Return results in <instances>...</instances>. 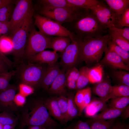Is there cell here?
<instances>
[{"instance_id": "d6986e66", "label": "cell", "mask_w": 129, "mask_h": 129, "mask_svg": "<svg viewBox=\"0 0 129 129\" xmlns=\"http://www.w3.org/2000/svg\"><path fill=\"white\" fill-rule=\"evenodd\" d=\"M44 104L50 115L63 124H65L59 107L57 97L49 98L44 101Z\"/></svg>"}, {"instance_id": "8d00e7d4", "label": "cell", "mask_w": 129, "mask_h": 129, "mask_svg": "<svg viewBox=\"0 0 129 129\" xmlns=\"http://www.w3.org/2000/svg\"><path fill=\"white\" fill-rule=\"evenodd\" d=\"M0 123L3 125L17 124V120L12 115L7 111L0 113Z\"/></svg>"}, {"instance_id": "44dd1931", "label": "cell", "mask_w": 129, "mask_h": 129, "mask_svg": "<svg viewBox=\"0 0 129 129\" xmlns=\"http://www.w3.org/2000/svg\"><path fill=\"white\" fill-rule=\"evenodd\" d=\"M71 39L67 37L57 36L52 37L49 48L56 52L63 51L70 44Z\"/></svg>"}, {"instance_id": "30bf717a", "label": "cell", "mask_w": 129, "mask_h": 129, "mask_svg": "<svg viewBox=\"0 0 129 129\" xmlns=\"http://www.w3.org/2000/svg\"><path fill=\"white\" fill-rule=\"evenodd\" d=\"M71 39L70 44L61 53V63L65 70L74 67L79 60V40L76 36Z\"/></svg>"}, {"instance_id": "4dcf8cb0", "label": "cell", "mask_w": 129, "mask_h": 129, "mask_svg": "<svg viewBox=\"0 0 129 129\" xmlns=\"http://www.w3.org/2000/svg\"><path fill=\"white\" fill-rule=\"evenodd\" d=\"M129 96V86L119 84L112 86L110 99L115 97Z\"/></svg>"}, {"instance_id": "9f6ffc18", "label": "cell", "mask_w": 129, "mask_h": 129, "mask_svg": "<svg viewBox=\"0 0 129 129\" xmlns=\"http://www.w3.org/2000/svg\"><path fill=\"white\" fill-rule=\"evenodd\" d=\"M16 125L15 124H8L4 125L3 129H15Z\"/></svg>"}, {"instance_id": "f5cc1de1", "label": "cell", "mask_w": 129, "mask_h": 129, "mask_svg": "<svg viewBox=\"0 0 129 129\" xmlns=\"http://www.w3.org/2000/svg\"><path fill=\"white\" fill-rule=\"evenodd\" d=\"M129 105L126 108L121 117L124 119H126L129 117Z\"/></svg>"}, {"instance_id": "52a82bcc", "label": "cell", "mask_w": 129, "mask_h": 129, "mask_svg": "<svg viewBox=\"0 0 129 129\" xmlns=\"http://www.w3.org/2000/svg\"><path fill=\"white\" fill-rule=\"evenodd\" d=\"M35 24L39 31L50 37L61 36L69 37L71 39L74 34L61 24L46 17L39 14L34 15Z\"/></svg>"}, {"instance_id": "91938a15", "label": "cell", "mask_w": 129, "mask_h": 129, "mask_svg": "<svg viewBox=\"0 0 129 129\" xmlns=\"http://www.w3.org/2000/svg\"><path fill=\"white\" fill-rule=\"evenodd\" d=\"M4 125L0 123V129H3Z\"/></svg>"}, {"instance_id": "5b68a950", "label": "cell", "mask_w": 129, "mask_h": 129, "mask_svg": "<svg viewBox=\"0 0 129 129\" xmlns=\"http://www.w3.org/2000/svg\"><path fill=\"white\" fill-rule=\"evenodd\" d=\"M44 64L24 62L17 67V72L21 83L33 88L39 86L47 68Z\"/></svg>"}, {"instance_id": "ba28073f", "label": "cell", "mask_w": 129, "mask_h": 129, "mask_svg": "<svg viewBox=\"0 0 129 129\" xmlns=\"http://www.w3.org/2000/svg\"><path fill=\"white\" fill-rule=\"evenodd\" d=\"M82 9L74 10L43 6L40 10V13L43 16L61 24L64 23L73 22Z\"/></svg>"}, {"instance_id": "60d3db41", "label": "cell", "mask_w": 129, "mask_h": 129, "mask_svg": "<svg viewBox=\"0 0 129 129\" xmlns=\"http://www.w3.org/2000/svg\"><path fill=\"white\" fill-rule=\"evenodd\" d=\"M20 93L26 97L33 93L34 91L32 87L23 83H21L19 86Z\"/></svg>"}, {"instance_id": "bcb514c9", "label": "cell", "mask_w": 129, "mask_h": 129, "mask_svg": "<svg viewBox=\"0 0 129 129\" xmlns=\"http://www.w3.org/2000/svg\"><path fill=\"white\" fill-rule=\"evenodd\" d=\"M72 129H91L89 124L87 122L78 121L74 126Z\"/></svg>"}, {"instance_id": "3957f363", "label": "cell", "mask_w": 129, "mask_h": 129, "mask_svg": "<svg viewBox=\"0 0 129 129\" xmlns=\"http://www.w3.org/2000/svg\"><path fill=\"white\" fill-rule=\"evenodd\" d=\"M79 39V60L89 64L100 60L111 38L108 33L99 37Z\"/></svg>"}, {"instance_id": "cb8c5ba5", "label": "cell", "mask_w": 129, "mask_h": 129, "mask_svg": "<svg viewBox=\"0 0 129 129\" xmlns=\"http://www.w3.org/2000/svg\"><path fill=\"white\" fill-rule=\"evenodd\" d=\"M103 67L101 64L89 68L88 72L89 82L95 83L100 82L103 79Z\"/></svg>"}, {"instance_id": "7a4b0ae2", "label": "cell", "mask_w": 129, "mask_h": 129, "mask_svg": "<svg viewBox=\"0 0 129 129\" xmlns=\"http://www.w3.org/2000/svg\"><path fill=\"white\" fill-rule=\"evenodd\" d=\"M22 112V124L28 126H38L55 128L57 122L50 115L41 100H33L25 105Z\"/></svg>"}, {"instance_id": "6f0895ef", "label": "cell", "mask_w": 129, "mask_h": 129, "mask_svg": "<svg viewBox=\"0 0 129 129\" xmlns=\"http://www.w3.org/2000/svg\"><path fill=\"white\" fill-rule=\"evenodd\" d=\"M28 129H47V128L42 126H29Z\"/></svg>"}, {"instance_id": "9c48e42d", "label": "cell", "mask_w": 129, "mask_h": 129, "mask_svg": "<svg viewBox=\"0 0 129 129\" xmlns=\"http://www.w3.org/2000/svg\"><path fill=\"white\" fill-rule=\"evenodd\" d=\"M33 10L31 0H20L18 1L10 21L9 32L12 36Z\"/></svg>"}, {"instance_id": "6da1fadb", "label": "cell", "mask_w": 129, "mask_h": 129, "mask_svg": "<svg viewBox=\"0 0 129 129\" xmlns=\"http://www.w3.org/2000/svg\"><path fill=\"white\" fill-rule=\"evenodd\" d=\"M73 22L75 35L80 39L99 37L108 32L90 9H82Z\"/></svg>"}, {"instance_id": "11a10c76", "label": "cell", "mask_w": 129, "mask_h": 129, "mask_svg": "<svg viewBox=\"0 0 129 129\" xmlns=\"http://www.w3.org/2000/svg\"><path fill=\"white\" fill-rule=\"evenodd\" d=\"M0 58L6 64H8L10 62V60L0 50Z\"/></svg>"}, {"instance_id": "816d5d0a", "label": "cell", "mask_w": 129, "mask_h": 129, "mask_svg": "<svg viewBox=\"0 0 129 129\" xmlns=\"http://www.w3.org/2000/svg\"><path fill=\"white\" fill-rule=\"evenodd\" d=\"M70 89H76V82L73 81L66 82V85Z\"/></svg>"}, {"instance_id": "f546056e", "label": "cell", "mask_w": 129, "mask_h": 129, "mask_svg": "<svg viewBox=\"0 0 129 129\" xmlns=\"http://www.w3.org/2000/svg\"><path fill=\"white\" fill-rule=\"evenodd\" d=\"M112 40L120 47L128 52L129 51V41L114 31L108 29Z\"/></svg>"}, {"instance_id": "d4e9b609", "label": "cell", "mask_w": 129, "mask_h": 129, "mask_svg": "<svg viewBox=\"0 0 129 129\" xmlns=\"http://www.w3.org/2000/svg\"><path fill=\"white\" fill-rule=\"evenodd\" d=\"M107 48L120 56L125 64H129V52L117 45L111 38L108 42Z\"/></svg>"}, {"instance_id": "f35d334b", "label": "cell", "mask_w": 129, "mask_h": 129, "mask_svg": "<svg viewBox=\"0 0 129 129\" xmlns=\"http://www.w3.org/2000/svg\"><path fill=\"white\" fill-rule=\"evenodd\" d=\"M75 102L78 108L79 113V116L81 114L83 110L82 107L83 102V90H79L74 97Z\"/></svg>"}, {"instance_id": "7c38bea8", "label": "cell", "mask_w": 129, "mask_h": 129, "mask_svg": "<svg viewBox=\"0 0 129 129\" xmlns=\"http://www.w3.org/2000/svg\"><path fill=\"white\" fill-rule=\"evenodd\" d=\"M16 90L15 86L10 85L6 89L0 91V108L6 110H16L14 99Z\"/></svg>"}, {"instance_id": "ac0fdd59", "label": "cell", "mask_w": 129, "mask_h": 129, "mask_svg": "<svg viewBox=\"0 0 129 129\" xmlns=\"http://www.w3.org/2000/svg\"><path fill=\"white\" fill-rule=\"evenodd\" d=\"M112 86L108 81L102 79L94 87L92 91L101 99L106 102L110 99Z\"/></svg>"}, {"instance_id": "1f68e13d", "label": "cell", "mask_w": 129, "mask_h": 129, "mask_svg": "<svg viewBox=\"0 0 129 129\" xmlns=\"http://www.w3.org/2000/svg\"><path fill=\"white\" fill-rule=\"evenodd\" d=\"M75 7L81 9H89L97 5L100 1L97 0H67Z\"/></svg>"}, {"instance_id": "277c9868", "label": "cell", "mask_w": 129, "mask_h": 129, "mask_svg": "<svg viewBox=\"0 0 129 129\" xmlns=\"http://www.w3.org/2000/svg\"><path fill=\"white\" fill-rule=\"evenodd\" d=\"M33 10L12 36L14 66L17 67L22 62L28 39L33 27Z\"/></svg>"}, {"instance_id": "8992f818", "label": "cell", "mask_w": 129, "mask_h": 129, "mask_svg": "<svg viewBox=\"0 0 129 129\" xmlns=\"http://www.w3.org/2000/svg\"><path fill=\"white\" fill-rule=\"evenodd\" d=\"M52 37L37 31L33 27L28 39L22 63L28 61L37 54L49 48Z\"/></svg>"}, {"instance_id": "d6a6232c", "label": "cell", "mask_w": 129, "mask_h": 129, "mask_svg": "<svg viewBox=\"0 0 129 129\" xmlns=\"http://www.w3.org/2000/svg\"><path fill=\"white\" fill-rule=\"evenodd\" d=\"M16 72V70L0 73V91L5 90L10 86L11 79Z\"/></svg>"}, {"instance_id": "7bdbcfd3", "label": "cell", "mask_w": 129, "mask_h": 129, "mask_svg": "<svg viewBox=\"0 0 129 129\" xmlns=\"http://www.w3.org/2000/svg\"><path fill=\"white\" fill-rule=\"evenodd\" d=\"M117 32L129 41V27H124L123 28H118L114 26L108 29Z\"/></svg>"}, {"instance_id": "5bb4252c", "label": "cell", "mask_w": 129, "mask_h": 129, "mask_svg": "<svg viewBox=\"0 0 129 129\" xmlns=\"http://www.w3.org/2000/svg\"><path fill=\"white\" fill-rule=\"evenodd\" d=\"M59 57L56 52L45 50L33 56L27 62L51 65L56 63Z\"/></svg>"}, {"instance_id": "e575fe53", "label": "cell", "mask_w": 129, "mask_h": 129, "mask_svg": "<svg viewBox=\"0 0 129 129\" xmlns=\"http://www.w3.org/2000/svg\"><path fill=\"white\" fill-rule=\"evenodd\" d=\"M58 104L66 124L67 122L68 104L67 97L63 95L57 97Z\"/></svg>"}, {"instance_id": "6125c7cd", "label": "cell", "mask_w": 129, "mask_h": 129, "mask_svg": "<svg viewBox=\"0 0 129 129\" xmlns=\"http://www.w3.org/2000/svg\"><path fill=\"white\" fill-rule=\"evenodd\" d=\"M54 129L55 128H47V129Z\"/></svg>"}, {"instance_id": "b9f144b4", "label": "cell", "mask_w": 129, "mask_h": 129, "mask_svg": "<svg viewBox=\"0 0 129 129\" xmlns=\"http://www.w3.org/2000/svg\"><path fill=\"white\" fill-rule=\"evenodd\" d=\"M83 102L82 109L83 110L91 100V88L89 87L83 89Z\"/></svg>"}, {"instance_id": "2e32d148", "label": "cell", "mask_w": 129, "mask_h": 129, "mask_svg": "<svg viewBox=\"0 0 129 129\" xmlns=\"http://www.w3.org/2000/svg\"><path fill=\"white\" fill-rule=\"evenodd\" d=\"M64 68L61 70L59 74L54 80L48 90L51 94L63 95L66 92L67 74Z\"/></svg>"}, {"instance_id": "ee69618b", "label": "cell", "mask_w": 129, "mask_h": 129, "mask_svg": "<svg viewBox=\"0 0 129 129\" xmlns=\"http://www.w3.org/2000/svg\"><path fill=\"white\" fill-rule=\"evenodd\" d=\"M10 21L0 22V37L5 35L10 32Z\"/></svg>"}, {"instance_id": "83f0119b", "label": "cell", "mask_w": 129, "mask_h": 129, "mask_svg": "<svg viewBox=\"0 0 129 129\" xmlns=\"http://www.w3.org/2000/svg\"><path fill=\"white\" fill-rule=\"evenodd\" d=\"M74 95L71 94L67 97L68 107L67 113V122L79 116V113L78 108L75 102Z\"/></svg>"}, {"instance_id": "e0dca14e", "label": "cell", "mask_w": 129, "mask_h": 129, "mask_svg": "<svg viewBox=\"0 0 129 129\" xmlns=\"http://www.w3.org/2000/svg\"><path fill=\"white\" fill-rule=\"evenodd\" d=\"M108 108L106 102L99 98H94L91 99L90 103L84 109L85 115L86 116L91 118L98 112H102Z\"/></svg>"}, {"instance_id": "f1b7e54d", "label": "cell", "mask_w": 129, "mask_h": 129, "mask_svg": "<svg viewBox=\"0 0 129 129\" xmlns=\"http://www.w3.org/2000/svg\"><path fill=\"white\" fill-rule=\"evenodd\" d=\"M111 99L108 105L109 107L122 109L129 105V96L117 97Z\"/></svg>"}, {"instance_id": "d590c367", "label": "cell", "mask_w": 129, "mask_h": 129, "mask_svg": "<svg viewBox=\"0 0 129 129\" xmlns=\"http://www.w3.org/2000/svg\"><path fill=\"white\" fill-rule=\"evenodd\" d=\"M113 75L119 84L129 86V73L121 70H116L113 72Z\"/></svg>"}, {"instance_id": "681fc988", "label": "cell", "mask_w": 129, "mask_h": 129, "mask_svg": "<svg viewBox=\"0 0 129 129\" xmlns=\"http://www.w3.org/2000/svg\"><path fill=\"white\" fill-rule=\"evenodd\" d=\"M12 13L3 14L0 13V22L10 21Z\"/></svg>"}, {"instance_id": "c3c4849f", "label": "cell", "mask_w": 129, "mask_h": 129, "mask_svg": "<svg viewBox=\"0 0 129 129\" xmlns=\"http://www.w3.org/2000/svg\"><path fill=\"white\" fill-rule=\"evenodd\" d=\"M9 69L7 64L0 58V73L8 72Z\"/></svg>"}, {"instance_id": "603a6c76", "label": "cell", "mask_w": 129, "mask_h": 129, "mask_svg": "<svg viewBox=\"0 0 129 129\" xmlns=\"http://www.w3.org/2000/svg\"><path fill=\"white\" fill-rule=\"evenodd\" d=\"M43 6L52 7L63 8L76 10V8L69 3L67 0H39Z\"/></svg>"}, {"instance_id": "94428289", "label": "cell", "mask_w": 129, "mask_h": 129, "mask_svg": "<svg viewBox=\"0 0 129 129\" xmlns=\"http://www.w3.org/2000/svg\"><path fill=\"white\" fill-rule=\"evenodd\" d=\"M126 129H129V126H127Z\"/></svg>"}, {"instance_id": "7402d4cb", "label": "cell", "mask_w": 129, "mask_h": 129, "mask_svg": "<svg viewBox=\"0 0 129 129\" xmlns=\"http://www.w3.org/2000/svg\"><path fill=\"white\" fill-rule=\"evenodd\" d=\"M126 108L122 109H118L112 108H108L99 114L91 118V119L106 120L114 119L121 117Z\"/></svg>"}, {"instance_id": "4316f807", "label": "cell", "mask_w": 129, "mask_h": 129, "mask_svg": "<svg viewBox=\"0 0 129 129\" xmlns=\"http://www.w3.org/2000/svg\"><path fill=\"white\" fill-rule=\"evenodd\" d=\"M89 69L88 67L85 66L81 67L79 70V75L76 81V89H82L88 84Z\"/></svg>"}, {"instance_id": "ab89813d", "label": "cell", "mask_w": 129, "mask_h": 129, "mask_svg": "<svg viewBox=\"0 0 129 129\" xmlns=\"http://www.w3.org/2000/svg\"><path fill=\"white\" fill-rule=\"evenodd\" d=\"M66 82L73 81H77L79 75V70L74 67L67 71Z\"/></svg>"}, {"instance_id": "7dc6e473", "label": "cell", "mask_w": 129, "mask_h": 129, "mask_svg": "<svg viewBox=\"0 0 129 129\" xmlns=\"http://www.w3.org/2000/svg\"><path fill=\"white\" fill-rule=\"evenodd\" d=\"M12 4L4 5L0 8V13L3 14L12 13Z\"/></svg>"}, {"instance_id": "db71d44e", "label": "cell", "mask_w": 129, "mask_h": 129, "mask_svg": "<svg viewBox=\"0 0 129 129\" xmlns=\"http://www.w3.org/2000/svg\"><path fill=\"white\" fill-rule=\"evenodd\" d=\"M14 1L11 0H0V8L6 5L12 4Z\"/></svg>"}, {"instance_id": "74e56055", "label": "cell", "mask_w": 129, "mask_h": 129, "mask_svg": "<svg viewBox=\"0 0 129 129\" xmlns=\"http://www.w3.org/2000/svg\"><path fill=\"white\" fill-rule=\"evenodd\" d=\"M114 26L118 28L129 27V8L122 14L116 22Z\"/></svg>"}, {"instance_id": "f6af8a7d", "label": "cell", "mask_w": 129, "mask_h": 129, "mask_svg": "<svg viewBox=\"0 0 129 129\" xmlns=\"http://www.w3.org/2000/svg\"><path fill=\"white\" fill-rule=\"evenodd\" d=\"M26 97L19 93L16 94L14 102L16 105L18 106H22L26 103Z\"/></svg>"}, {"instance_id": "4fadbf2b", "label": "cell", "mask_w": 129, "mask_h": 129, "mask_svg": "<svg viewBox=\"0 0 129 129\" xmlns=\"http://www.w3.org/2000/svg\"><path fill=\"white\" fill-rule=\"evenodd\" d=\"M105 55L101 62L115 69L129 70V64H126L121 58L112 51L108 49L105 51Z\"/></svg>"}, {"instance_id": "8fae6325", "label": "cell", "mask_w": 129, "mask_h": 129, "mask_svg": "<svg viewBox=\"0 0 129 129\" xmlns=\"http://www.w3.org/2000/svg\"><path fill=\"white\" fill-rule=\"evenodd\" d=\"M90 9L104 27L108 29L114 26L117 20L115 14L103 1H100L97 5L91 7Z\"/></svg>"}, {"instance_id": "484cf974", "label": "cell", "mask_w": 129, "mask_h": 129, "mask_svg": "<svg viewBox=\"0 0 129 129\" xmlns=\"http://www.w3.org/2000/svg\"><path fill=\"white\" fill-rule=\"evenodd\" d=\"M87 122L89 124L91 129H111L114 124L113 119L106 120L91 119Z\"/></svg>"}, {"instance_id": "9a60e30c", "label": "cell", "mask_w": 129, "mask_h": 129, "mask_svg": "<svg viewBox=\"0 0 129 129\" xmlns=\"http://www.w3.org/2000/svg\"><path fill=\"white\" fill-rule=\"evenodd\" d=\"M61 70L57 64L48 65L47 68L39 86L48 90L59 73Z\"/></svg>"}, {"instance_id": "836d02e7", "label": "cell", "mask_w": 129, "mask_h": 129, "mask_svg": "<svg viewBox=\"0 0 129 129\" xmlns=\"http://www.w3.org/2000/svg\"><path fill=\"white\" fill-rule=\"evenodd\" d=\"M0 50L4 54L13 51V45L11 38L5 35L0 37Z\"/></svg>"}, {"instance_id": "680465c9", "label": "cell", "mask_w": 129, "mask_h": 129, "mask_svg": "<svg viewBox=\"0 0 129 129\" xmlns=\"http://www.w3.org/2000/svg\"><path fill=\"white\" fill-rule=\"evenodd\" d=\"M72 127H73V126H68L67 127L63 129H72ZM54 129H55V128Z\"/></svg>"}, {"instance_id": "f907efd6", "label": "cell", "mask_w": 129, "mask_h": 129, "mask_svg": "<svg viewBox=\"0 0 129 129\" xmlns=\"http://www.w3.org/2000/svg\"><path fill=\"white\" fill-rule=\"evenodd\" d=\"M127 126L124 123L118 122L114 123L111 129H126Z\"/></svg>"}, {"instance_id": "ffe728a7", "label": "cell", "mask_w": 129, "mask_h": 129, "mask_svg": "<svg viewBox=\"0 0 129 129\" xmlns=\"http://www.w3.org/2000/svg\"><path fill=\"white\" fill-rule=\"evenodd\" d=\"M104 1L115 13L117 19L116 21L119 19L126 10L129 8V0H105Z\"/></svg>"}]
</instances>
